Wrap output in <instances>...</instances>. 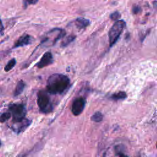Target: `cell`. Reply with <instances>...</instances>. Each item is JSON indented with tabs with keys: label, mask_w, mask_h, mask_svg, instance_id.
<instances>
[{
	"label": "cell",
	"mask_w": 157,
	"mask_h": 157,
	"mask_svg": "<svg viewBox=\"0 0 157 157\" xmlns=\"http://www.w3.org/2000/svg\"><path fill=\"white\" fill-rule=\"evenodd\" d=\"M71 85L69 78L63 74H53L47 81V91L52 94H61L69 89Z\"/></svg>",
	"instance_id": "6da1fadb"
},
{
	"label": "cell",
	"mask_w": 157,
	"mask_h": 157,
	"mask_svg": "<svg viewBox=\"0 0 157 157\" xmlns=\"http://www.w3.org/2000/svg\"><path fill=\"white\" fill-rule=\"evenodd\" d=\"M37 103L39 110L42 113H48L53 111V106L47 90H40L37 93Z\"/></svg>",
	"instance_id": "7a4b0ae2"
},
{
	"label": "cell",
	"mask_w": 157,
	"mask_h": 157,
	"mask_svg": "<svg viewBox=\"0 0 157 157\" xmlns=\"http://www.w3.org/2000/svg\"><path fill=\"white\" fill-rule=\"evenodd\" d=\"M126 26V23L123 20H117L109 31V41L110 47H112L117 42L124 29Z\"/></svg>",
	"instance_id": "3957f363"
},
{
	"label": "cell",
	"mask_w": 157,
	"mask_h": 157,
	"mask_svg": "<svg viewBox=\"0 0 157 157\" xmlns=\"http://www.w3.org/2000/svg\"><path fill=\"white\" fill-rule=\"evenodd\" d=\"M9 110L12 117L14 123L23 121L26 115V109L25 104L21 103H13L9 105Z\"/></svg>",
	"instance_id": "277c9868"
},
{
	"label": "cell",
	"mask_w": 157,
	"mask_h": 157,
	"mask_svg": "<svg viewBox=\"0 0 157 157\" xmlns=\"http://www.w3.org/2000/svg\"><path fill=\"white\" fill-rule=\"evenodd\" d=\"M66 34V31L64 29L61 28H53L49 31L45 36L44 39L41 41V44L44 45L50 39L52 38V45H55L56 42L59 40L60 39L63 38Z\"/></svg>",
	"instance_id": "5b68a950"
},
{
	"label": "cell",
	"mask_w": 157,
	"mask_h": 157,
	"mask_svg": "<svg viewBox=\"0 0 157 157\" xmlns=\"http://www.w3.org/2000/svg\"><path fill=\"white\" fill-rule=\"evenodd\" d=\"M86 104V100L83 97L75 98L72 104L71 111L74 115L78 116L80 115L84 110Z\"/></svg>",
	"instance_id": "8992f818"
},
{
	"label": "cell",
	"mask_w": 157,
	"mask_h": 157,
	"mask_svg": "<svg viewBox=\"0 0 157 157\" xmlns=\"http://www.w3.org/2000/svg\"><path fill=\"white\" fill-rule=\"evenodd\" d=\"M53 63V58L51 52H46L41 57L39 62L36 64V66L39 69H42L47 66L52 64Z\"/></svg>",
	"instance_id": "52a82bcc"
},
{
	"label": "cell",
	"mask_w": 157,
	"mask_h": 157,
	"mask_svg": "<svg viewBox=\"0 0 157 157\" xmlns=\"http://www.w3.org/2000/svg\"><path fill=\"white\" fill-rule=\"evenodd\" d=\"M34 40V38L29 34H24L21 36H20L18 40L15 42L12 48H17L18 47H21L24 46H26L30 45L33 43Z\"/></svg>",
	"instance_id": "ba28073f"
},
{
	"label": "cell",
	"mask_w": 157,
	"mask_h": 157,
	"mask_svg": "<svg viewBox=\"0 0 157 157\" xmlns=\"http://www.w3.org/2000/svg\"><path fill=\"white\" fill-rule=\"evenodd\" d=\"M18 123H19L20 124L17 126H12L11 128L17 134H20L21 132H23L25 130H26V129L31 124V121L25 118L23 121Z\"/></svg>",
	"instance_id": "9c48e42d"
},
{
	"label": "cell",
	"mask_w": 157,
	"mask_h": 157,
	"mask_svg": "<svg viewBox=\"0 0 157 157\" xmlns=\"http://www.w3.org/2000/svg\"><path fill=\"white\" fill-rule=\"evenodd\" d=\"M74 24L77 28L83 29L90 25V21L89 20L83 17H78L74 20Z\"/></svg>",
	"instance_id": "30bf717a"
},
{
	"label": "cell",
	"mask_w": 157,
	"mask_h": 157,
	"mask_svg": "<svg viewBox=\"0 0 157 157\" xmlns=\"http://www.w3.org/2000/svg\"><path fill=\"white\" fill-rule=\"evenodd\" d=\"M25 86H26V83L24 82L23 80H21L18 81L13 92V96L17 97L20 94H21L23 91Z\"/></svg>",
	"instance_id": "8fae6325"
},
{
	"label": "cell",
	"mask_w": 157,
	"mask_h": 157,
	"mask_svg": "<svg viewBox=\"0 0 157 157\" xmlns=\"http://www.w3.org/2000/svg\"><path fill=\"white\" fill-rule=\"evenodd\" d=\"M127 98V94L124 91H118L112 94L110 96V99L113 101H119L124 99Z\"/></svg>",
	"instance_id": "7c38bea8"
},
{
	"label": "cell",
	"mask_w": 157,
	"mask_h": 157,
	"mask_svg": "<svg viewBox=\"0 0 157 157\" xmlns=\"http://www.w3.org/2000/svg\"><path fill=\"white\" fill-rule=\"evenodd\" d=\"M103 119V115L101 112H96L91 117V120L94 122H100Z\"/></svg>",
	"instance_id": "4fadbf2b"
},
{
	"label": "cell",
	"mask_w": 157,
	"mask_h": 157,
	"mask_svg": "<svg viewBox=\"0 0 157 157\" xmlns=\"http://www.w3.org/2000/svg\"><path fill=\"white\" fill-rule=\"evenodd\" d=\"M17 63V61L15 59V58H12L10 60H9L8 61V63H7V64L6 65V66L4 67V71L6 72H9L10 70H12L14 66H15Z\"/></svg>",
	"instance_id": "5bb4252c"
},
{
	"label": "cell",
	"mask_w": 157,
	"mask_h": 157,
	"mask_svg": "<svg viewBox=\"0 0 157 157\" xmlns=\"http://www.w3.org/2000/svg\"><path fill=\"white\" fill-rule=\"evenodd\" d=\"M124 147L123 145H118L115 147V151L116 153L117 156H127V155L124 154Z\"/></svg>",
	"instance_id": "9a60e30c"
},
{
	"label": "cell",
	"mask_w": 157,
	"mask_h": 157,
	"mask_svg": "<svg viewBox=\"0 0 157 157\" xmlns=\"http://www.w3.org/2000/svg\"><path fill=\"white\" fill-rule=\"evenodd\" d=\"M75 39V36L74 35H70L69 36H67L61 44V46L62 47H65L67 45H68L70 43H71L72 41L74 40V39Z\"/></svg>",
	"instance_id": "2e32d148"
},
{
	"label": "cell",
	"mask_w": 157,
	"mask_h": 157,
	"mask_svg": "<svg viewBox=\"0 0 157 157\" xmlns=\"http://www.w3.org/2000/svg\"><path fill=\"white\" fill-rule=\"evenodd\" d=\"M11 117V114L9 112H4L1 115H0V122L4 123L8 120Z\"/></svg>",
	"instance_id": "e0dca14e"
},
{
	"label": "cell",
	"mask_w": 157,
	"mask_h": 157,
	"mask_svg": "<svg viewBox=\"0 0 157 157\" xmlns=\"http://www.w3.org/2000/svg\"><path fill=\"white\" fill-rule=\"evenodd\" d=\"M120 17H121V14L118 11H115L110 15V18L113 21H117L119 20Z\"/></svg>",
	"instance_id": "ac0fdd59"
},
{
	"label": "cell",
	"mask_w": 157,
	"mask_h": 157,
	"mask_svg": "<svg viewBox=\"0 0 157 157\" xmlns=\"http://www.w3.org/2000/svg\"><path fill=\"white\" fill-rule=\"evenodd\" d=\"M38 1H39V0H24L25 6L26 7L28 5L36 4Z\"/></svg>",
	"instance_id": "d6986e66"
},
{
	"label": "cell",
	"mask_w": 157,
	"mask_h": 157,
	"mask_svg": "<svg viewBox=\"0 0 157 157\" xmlns=\"http://www.w3.org/2000/svg\"><path fill=\"white\" fill-rule=\"evenodd\" d=\"M141 10V9L139 6H134L132 7V12L134 14H137L139 12H140Z\"/></svg>",
	"instance_id": "ffe728a7"
},
{
	"label": "cell",
	"mask_w": 157,
	"mask_h": 157,
	"mask_svg": "<svg viewBox=\"0 0 157 157\" xmlns=\"http://www.w3.org/2000/svg\"><path fill=\"white\" fill-rule=\"evenodd\" d=\"M4 26H3V25H2V21L0 19V34L2 36L4 34Z\"/></svg>",
	"instance_id": "44dd1931"
},
{
	"label": "cell",
	"mask_w": 157,
	"mask_h": 157,
	"mask_svg": "<svg viewBox=\"0 0 157 157\" xmlns=\"http://www.w3.org/2000/svg\"><path fill=\"white\" fill-rule=\"evenodd\" d=\"M1 145V140H0V146Z\"/></svg>",
	"instance_id": "7402d4cb"
}]
</instances>
